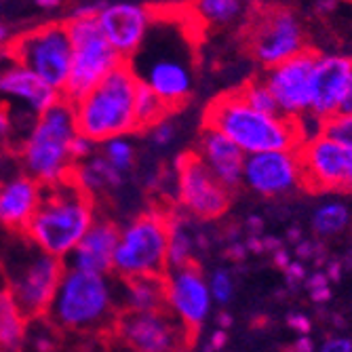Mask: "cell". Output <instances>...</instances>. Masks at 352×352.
<instances>
[{
  "instance_id": "d4e9b609",
  "label": "cell",
  "mask_w": 352,
  "mask_h": 352,
  "mask_svg": "<svg viewBox=\"0 0 352 352\" xmlns=\"http://www.w3.org/2000/svg\"><path fill=\"white\" fill-rule=\"evenodd\" d=\"M120 312H158L165 310L163 276H138L118 280Z\"/></svg>"
},
{
  "instance_id": "816d5d0a",
  "label": "cell",
  "mask_w": 352,
  "mask_h": 352,
  "mask_svg": "<svg viewBox=\"0 0 352 352\" xmlns=\"http://www.w3.org/2000/svg\"><path fill=\"white\" fill-rule=\"evenodd\" d=\"M314 255V245L310 241H300L298 243V258H312Z\"/></svg>"
},
{
  "instance_id": "c3c4849f",
  "label": "cell",
  "mask_w": 352,
  "mask_h": 352,
  "mask_svg": "<svg viewBox=\"0 0 352 352\" xmlns=\"http://www.w3.org/2000/svg\"><path fill=\"white\" fill-rule=\"evenodd\" d=\"M338 9V0H314V11L321 15H329Z\"/></svg>"
},
{
  "instance_id": "8992f818",
  "label": "cell",
  "mask_w": 352,
  "mask_h": 352,
  "mask_svg": "<svg viewBox=\"0 0 352 352\" xmlns=\"http://www.w3.org/2000/svg\"><path fill=\"white\" fill-rule=\"evenodd\" d=\"M205 126L226 135L245 156L296 150L302 144L296 120L253 110L239 91L221 95L209 104L205 112Z\"/></svg>"
},
{
  "instance_id": "f5cc1de1",
  "label": "cell",
  "mask_w": 352,
  "mask_h": 352,
  "mask_svg": "<svg viewBox=\"0 0 352 352\" xmlns=\"http://www.w3.org/2000/svg\"><path fill=\"white\" fill-rule=\"evenodd\" d=\"M217 329H223V331H228V327L232 325V316L228 314V312H219L217 314Z\"/></svg>"
},
{
  "instance_id": "74e56055",
  "label": "cell",
  "mask_w": 352,
  "mask_h": 352,
  "mask_svg": "<svg viewBox=\"0 0 352 352\" xmlns=\"http://www.w3.org/2000/svg\"><path fill=\"white\" fill-rule=\"evenodd\" d=\"M175 133H177V129H175V124H173V120L167 116V118H163L158 124H154L152 129H150V138H152V142L158 146V148H165V146H169L173 140H175Z\"/></svg>"
},
{
  "instance_id": "ee69618b",
  "label": "cell",
  "mask_w": 352,
  "mask_h": 352,
  "mask_svg": "<svg viewBox=\"0 0 352 352\" xmlns=\"http://www.w3.org/2000/svg\"><path fill=\"white\" fill-rule=\"evenodd\" d=\"M285 276H287V283L289 285H298V283H304L306 280V270L300 262H292L289 266L285 268Z\"/></svg>"
},
{
  "instance_id": "5bb4252c",
  "label": "cell",
  "mask_w": 352,
  "mask_h": 352,
  "mask_svg": "<svg viewBox=\"0 0 352 352\" xmlns=\"http://www.w3.org/2000/svg\"><path fill=\"white\" fill-rule=\"evenodd\" d=\"M163 280L165 310L190 333H197L207 323L213 310V298L205 272L199 264H190L167 270Z\"/></svg>"
},
{
  "instance_id": "f546056e",
  "label": "cell",
  "mask_w": 352,
  "mask_h": 352,
  "mask_svg": "<svg viewBox=\"0 0 352 352\" xmlns=\"http://www.w3.org/2000/svg\"><path fill=\"white\" fill-rule=\"evenodd\" d=\"M167 104L158 98V95L140 82L135 93V120H138V131H150L154 124H158L163 118L169 116Z\"/></svg>"
},
{
  "instance_id": "60d3db41",
  "label": "cell",
  "mask_w": 352,
  "mask_h": 352,
  "mask_svg": "<svg viewBox=\"0 0 352 352\" xmlns=\"http://www.w3.org/2000/svg\"><path fill=\"white\" fill-rule=\"evenodd\" d=\"M318 352H352V340L344 336H331L321 344Z\"/></svg>"
},
{
  "instance_id": "b9f144b4",
  "label": "cell",
  "mask_w": 352,
  "mask_h": 352,
  "mask_svg": "<svg viewBox=\"0 0 352 352\" xmlns=\"http://www.w3.org/2000/svg\"><path fill=\"white\" fill-rule=\"evenodd\" d=\"M287 327L294 329L298 336H308L312 329V323L304 312H292L289 316H287Z\"/></svg>"
},
{
  "instance_id": "5b68a950",
  "label": "cell",
  "mask_w": 352,
  "mask_h": 352,
  "mask_svg": "<svg viewBox=\"0 0 352 352\" xmlns=\"http://www.w3.org/2000/svg\"><path fill=\"white\" fill-rule=\"evenodd\" d=\"M98 215V201L70 179L45 188L43 203L23 234L41 251L66 262Z\"/></svg>"
},
{
  "instance_id": "bcb514c9",
  "label": "cell",
  "mask_w": 352,
  "mask_h": 352,
  "mask_svg": "<svg viewBox=\"0 0 352 352\" xmlns=\"http://www.w3.org/2000/svg\"><path fill=\"white\" fill-rule=\"evenodd\" d=\"M289 352H316V346L310 336H298L296 342L289 346Z\"/></svg>"
},
{
  "instance_id": "1f68e13d",
  "label": "cell",
  "mask_w": 352,
  "mask_h": 352,
  "mask_svg": "<svg viewBox=\"0 0 352 352\" xmlns=\"http://www.w3.org/2000/svg\"><path fill=\"white\" fill-rule=\"evenodd\" d=\"M239 93L253 110L264 112V114H278V106L274 102V95L268 89V85L264 82V78L247 82L245 87L239 89Z\"/></svg>"
},
{
  "instance_id": "f6af8a7d",
  "label": "cell",
  "mask_w": 352,
  "mask_h": 352,
  "mask_svg": "<svg viewBox=\"0 0 352 352\" xmlns=\"http://www.w3.org/2000/svg\"><path fill=\"white\" fill-rule=\"evenodd\" d=\"M13 154H15L13 150L0 148V182H3L5 177H9V175H13L15 171H21L19 167H9V165H7V158L13 156Z\"/></svg>"
},
{
  "instance_id": "9c48e42d",
  "label": "cell",
  "mask_w": 352,
  "mask_h": 352,
  "mask_svg": "<svg viewBox=\"0 0 352 352\" xmlns=\"http://www.w3.org/2000/svg\"><path fill=\"white\" fill-rule=\"evenodd\" d=\"M7 55L61 93L72 68V41L66 21L45 23L13 36Z\"/></svg>"
},
{
  "instance_id": "603a6c76",
  "label": "cell",
  "mask_w": 352,
  "mask_h": 352,
  "mask_svg": "<svg viewBox=\"0 0 352 352\" xmlns=\"http://www.w3.org/2000/svg\"><path fill=\"white\" fill-rule=\"evenodd\" d=\"M195 156L215 175V179L230 192L243 184V167H245L247 156L236 148V144H232L219 131L203 126L197 148H195Z\"/></svg>"
},
{
  "instance_id": "83f0119b",
  "label": "cell",
  "mask_w": 352,
  "mask_h": 352,
  "mask_svg": "<svg viewBox=\"0 0 352 352\" xmlns=\"http://www.w3.org/2000/svg\"><path fill=\"white\" fill-rule=\"evenodd\" d=\"M243 9V0H192L190 17L209 28H221L234 23Z\"/></svg>"
},
{
  "instance_id": "ab89813d",
  "label": "cell",
  "mask_w": 352,
  "mask_h": 352,
  "mask_svg": "<svg viewBox=\"0 0 352 352\" xmlns=\"http://www.w3.org/2000/svg\"><path fill=\"white\" fill-rule=\"evenodd\" d=\"M102 9H104V3H100V0H82V3H78L70 11L68 19H93L100 15Z\"/></svg>"
},
{
  "instance_id": "d590c367",
  "label": "cell",
  "mask_w": 352,
  "mask_h": 352,
  "mask_svg": "<svg viewBox=\"0 0 352 352\" xmlns=\"http://www.w3.org/2000/svg\"><path fill=\"white\" fill-rule=\"evenodd\" d=\"M0 148L15 152V118L5 102H0Z\"/></svg>"
},
{
  "instance_id": "9a60e30c",
  "label": "cell",
  "mask_w": 352,
  "mask_h": 352,
  "mask_svg": "<svg viewBox=\"0 0 352 352\" xmlns=\"http://www.w3.org/2000/svg\"><path fill=\"white\" fill-rule=\"evenodd\" d=\"M304 186L321 192H352V148L318 135L300 148Z\"/></svg>"
},
{
  "instance_id": "7bdbcfd3",
  "label": "cell",
  "mask_w": 352,
  "mask_h": 352,
  "mask_svg": "<svg viewBox=\"0 0 352 352\" xmlns=\"http://www.w3.org/2000/svg\"><path fill=\"white\" fill-rule=\"evenodd\" d=\"M226 344H228V331L215 329L205 344V352H221L223 348H226Z\"/></svg>"
},
{
  "instance_id": "30bf717a",
  "label": "cell",
  "mask_w": 352,
  "mask_h": 352,
  "mask_svg": "<svg viewBox=\"0 0 352 352\" xmlns=\"http://www.w3.org/2000/svg\"><path fill=\"white\" fill-rule=\"evenodd\" d=\"M66 25L72 41V68L68 85L63 89V100L74 104L122 66L124 59L106 41L98 17L68 19Z\"/></svg>"
},
{
  "instance_id": "ba28073f",
  "label": "cell",
  "mask_w": 352,
  "mask_h": 352,
  "mask_svg": "<svg viewBox=\"0 0 352 352\" xmlns=\"http://www.w3.org/2000/svg\"><path fill=\"white\" fill-rule=\"evenodd\" d=\"M169 247V211L148 209L120 226L114 251L112 276H165Z\"/></svg>"
},
{
  "instance_id": "6da1fadb",
  "label": "cell",
  "mask_w": 352,
  "mask_h": 352,
  "mask_svg": "<svg viewBox=\"0 0 352 352\" xmlns=\"http://www.w3.org/2000/svg\"><path fill=\"white\" fill-rule=\"evenodd\" d=\"M126 66L169 110L184 106L195 89V49L188 17L154 13L144 45Z\"/></svg>"
},
{
  "instance_id": "8d00e7d4",
  "label": "cell",
  "mask_w": 352,
  "mask_h": 352,
  "mask_svg": "<svg viewBox=\"0 0 352 352\" xmlns=\"http://www.w3.org/2000/svg\"><path fill=\"white\" fill-rule=\"evenodd\" d=\"M296 126H298V133H300V142L306 144V142H310V140H314L318 135H323L325 120H321V118H316L314 114L306 112L304 116L296 118Z\"/></svg>"
},
{
  "instance_id": "f1b7e54d",
  "label": "cell",
  "mask_w": 352,
  "mask_h": 352,
  "mask_svg": "<svg viewBox=\"0 0 352 352\" xmlns=\"http://www.w3.org/2000/svg\"><path fill=\"white\" fill-rule=\"evenodd\" d=\"M350 219H352V215H350L348 205H344L340 201H329V203H323L314 209V213L310 217V226L316 236L329 239V236L344 232L348 228Z\"/></svg>"
},
{
  "instance_id": "4dcf8cb0",
  "label": "cell",
  "mask_w": 352,
  "mask_h": 352,
  "mask_svg": "<svg viewBox=\"0 0 352 352\" xmlns=\"http://www.w3.org/2000/svg\"><path fill=\"white\" fill-rule=\"evenodd\" d=\"M100 154L118 171V173H129L135 165V146L129 138H114L100 146Z\"/></svg>"
},
{
  "instance_id": "d6986e66",
  "label": "cell",
  "mask_w": 352,
  "mask_h": 352,
  "mask_svg": "<svg viewBox=\"0 0 352 352\" xmlns=\"http://www.w3.org/2000/svg\"><path fill=\"white\" fill-rule=\"evenodd\" d=\"M152 17L154 11H150L144 5L114 3V5H104V9L98 15V23L110 47L126 63L144 45L148 30L152 25Z\"/></svg>"
},
{
  "instance_id": "8fae6325",
  "label": "cell",
  "mask_w": 352,
  "mask_h": 352,
  "mask_svg": "<svg viewBox=\"0 0 352 352\" xmlns=\"http://www.w3.org/2000/svg\"><path fill=\"white\" fill-rule=\"evenodd\" d=\"M112 333L129 352H188L192 340L167 310L120 312Z\"/></svg>"
},
{
  "instance_id": "ffe728a7",
  "label": "cell",
  "mask_w": 352,
  "mask_h": 352,
  "mask_svg": "<svg viewBox=\"0 0 352 352\" xmlns=\"http://www.w3.org/2000/svg\"><path fill=\"white\" fill-rule=\"evenodd\" d=\"M352 72V59L344 55L316 53L310 82V114L329 120L340 114L346 85Z\"/></svg>"
},
{
  "instance_id": "7402d4cb",
  "label": "cell",
  "mask_w": 352,
  "mask_h": 352,
  "mask_svg": "<svg viewBox=\"0 0 352 352\" xmlns=\"http://www.w3.org/2000/svg\"><path fill=\"white\" fill-rule=\"evenodd\" d=\"M120 226L110 217L98 215L93 226L87 230L78 247L72 251V255L66 260V266L78 268L85 272L95 274H112L114 264V251L118 243Z\"/></svg>"
},
{
  "instance_id": "44dd1931",
  "label": "cell",
  "mask_w": 352,
  "mask_h": 352,
  "mask_svg": "<svg viewBox=\"0 0 352 352\" xmlns=\"http://www.w3.org/2000/svg\"><path fill=\"white\" fill-rule=\"evenodd\" d=\"M45 197V186L23 171L0 182V230L23 234L28 223L38 211Z\"/></svg>"
},
{
  "instance_id": "7a4b0ae2",
  "label": "cell",
  "mask_w": 352,
  "mask_h": 352,
  "mask_svg": "<svg viewBox=\"0 0 352 352\" xmlns=\"http://www.w3.org/2000/svg\"><path fill=\"white\" fill-rule=\"evenodd\" d=\"M78 135L74 104L59 100L55 106L38 114L15 146L19 169L45 188L72 179L76 163L70 146Z\"/></svg>"
},
{
  "instance_id": "e575fe53",
  "label": "cell",
  "mask_w": 352,
  "mask_h": 352,
  "mask_svg": "<svg viewBox=\"0 0 352 352\" xmlns=\"http://www.w3.org/2000/svg\"><path fill=\"white\" fill-rule=\"evenodd\" d=\"M304 283H306V287H308V294H310L312 302H316V304H325V302H329V298H331V280L327 278L325 272L318 270V272L306 276Z\"/></svg>"
},
{
  "instance_id": "ac0fdd59",
  "label": "cell",
  "mask_w": 352,
  "mask_h": 352,
  "mask_svg": "<svg viewBox=\"0 0 352 352\" xmlns=\"http://www.w3.org/2000/svg\"><path fill=\"white\" fill-rule=\"evenodd\" d=\"M61 100V93L41 80L7 53L0 55V102L13 110L19 108L32 116H38Z\"/></svg>"
},
{
  "instance_id": "d6a6232c",
  "label": "cell",
  "mask_w": 352,
  "mask_h": 352,
  "mask_svg": "<svg viewBox=\"0 0 352 352\" xmlns=\"http://www.w3.org/2000/svg\"><path fill=\"white\" fill-rule=\"evenodd\" d=\"M207 280L213 304L226 306L234 298V278L228 270H215L211 272V276H207Z\"/></svg>"
},
{
  "instance_id": "db71d44e",
  "label": "cell",
  "mask_w": 352,
  "mask_h": 352,
  "mask_svg": "<svg viewBox=\"0 0 352 352\" xmlns=\"http://www.w3.org/2000/svg\"><path fill=\"white\" fill-rule=\"evenodd\" d=\"M36 5L43 9V11H53L61 5V0H36Z\"/></svg>"
},
{
  "instance_id": "7dc6e473",
  "label": "cell",
  "mask_w": 352,
  "mask_h": 352,
  "mask_svg": "<svg viewBox=\"0 0 352 352\" xmlns=\"http://www.w3.org/2000/svg\"><path fill=\"white\" fill-rule=\"evenodd\" d=\"M340 114H352V72H350V78H348V85H346V93H344V100H342V106H340Z\"/></svg>"
},
{
  "instance_id": "2e32d148",
  "label": "cell",
  "mask_w": 352,
  "mask_h": 352,
  "mask_svg": "<svg viewBox=\"0 0 352 352\" xmlns=\"http://www.w3.org/2000/svg\"><path fill=\"white\" fill-rule=\"evenodd\" d=\"M243 184L264 199L292 195L304 186L300 150H274L245 158Z\"/></svg>"
},
{
  "instance_id": "52a82bcc",
  "label": "cell",
  "mask_w": 352,
  "mask_h": 352,
  "mask_svg": "<svg viewBox=\"0 0 352 352\" xmlns=\"http://www.w3.org/2000/svg\"><path fill=\"white\" fill-rule=\"evenodd\" d=\"M140 80L131 68L122 63L108 74L85 98L74 102L78 133L98 146L114 138H129L138 131L135 93Z\"/></svg>"
},
{
  "instance_id": "9f6ffc18",
  "label": "cell",
  "mask_w": 352,
  "mask_h": 352,
  "mask_svg": "<svg viewBox=\"0 0 352 352\" xmlns=\"http://www.w3.org/2000/svg\"><path fill=\"white\" fill-rule=\"evenodd\" d=\"M245 251H247L245 245H234V247H230V255H232V258H236V260H243V258H245Z\"/></svg>"
},
{
  "instance_id": "e0dca14e",
  "label": "cell",
  "mask_w": 352,
  "mask_h": 352,
  "mask_svg": "<svg viewBox=\"0 0 352 352\" xmlns=\"http://www.w3.org/2000/svg\"><path fill=\"white\" fill-rule=\"evenodd\" d=\"M314 61L316 53L306 49L304 53L266 70L264 82L274 95L280 116L296 120L310 112V82Z\"/></svg>"
},
{
  "instance_id": "f907efd6",
  "label": "cell",
  "mask_w": 352,
  "mask_h": 352,
  "mask_svg": "<svg viewBox=\"0 0 352 352\" xmlns=\"http://www.w3.org/2000/svg\"><path fill=\"white\" fill-rule=\"evenodd\" d=\"M272 260H274V264H276L278 268H283V270H285L287 266L292 264V258H289V253H287V251H285L283 247H280L278 251H274V258H272Z\"/></svg>"
},
{
  "instance_id": "681fc988",
  "label": "cell",
  "mask_w": 352,
  "mask_h": 352,
  "mask_svg": "<svg viewBox=\"0 0 352 352\" xmlns=\"http://www.w3.org/2000/svg\"><path fill=\"white\" fill-rule=\"evenodd\" d=\"M11 41H13L11 30H9L7 25L0 23V55H5V53H7V49H9Z\"/></svg>"
},
{
  "instance_id": "4fadbf2b",
  "label": "cell",
  "mask_w": 352,
  "mask_h": 352,
  "mask_svg": "<svg viewBox=\"0 0 352 352\" xmlns=\"http://www.w3.org/2000/svg\"><path fill=\"white\" fill-rule=\"evenodd\" d=\"M249 49L266 70L306 51V34L298 15L289 9L270 7L253 19Z\"/></svg>"
},
{
  "instance_id": "3957f363",
  "label": "cell",
  "mask_w": 352,
  "mask_h": 352,
  "mask_svg": "<svg viewBox=\"0 0 352 352\" xmlns=\"http://www.w3.org/2000/svg\"><path fill=\"white\" fill-rule=\"evenodd\" d=\"M66 262L41 251L25 234L0 230V280L30 318H47Z\"/></svg>"
},
{
  "instance_id": "11a10c76",
  "label": "cell",
  "mask_w": 352,
  "mask_h": 352,
  "mask_svg": "<svg viewBox=\"0 0 352 352\" xmlns=\"http://www.w3.org/2000/svg\"><path fill=\"white\" fill-rule=\"evenodd\" d=\"M329 280H338L342 276V266L340 264H329V270L325 272Z\"/></svg>"
},
{
  "instance_id": "f35d334b",
  "label": "cell",
  "mask_w": 352,
  "mask_h": 352,
  "mask_svg": "<svg viewBox=\"0 0 352 352\" xmlns=\"http://www.w3.org/2000/svg\"><path fill=\"white\" fill-rule=\"evenodd\" d=\"M98 150H100V146L95 144V142H91L89 138H85V135H76L74 138V142H72V146H70V152H72V161L78 165V163H82V161H87V158H91L93 154H98Z\"/></svg>"
},
{
  "instance_id": "277c9868",
  "label": "cell",
  "mask_w": 352,
  "mask_h": 352,
  "mask_svg": "<svg viewBox=\"0 0 352 352\" xmlns=\"http://www.w3.org/2000/svg\"><path fill=\"white\" fill-rule=\"evenodd\" d=\"M120 314L118 283L112 274H95L66 266L47 318L63 331H102Z\"/></svg>"
},
{
  "instance_id": "7c38bea8",
  "label": "cell",
  "mask_w": 352,
  "mask_h": 352,
  "mask_svg": "<svg viewBox=\"0 0 352 352\" xmlns=\"http://www.w3.org/2000/svg\"><path fill=\"white\" fill-rule=\"evenodd\" d=\"M175 197L177 207L199 221H213L230 207V190L199 161L195 152L182 154L175 163Z\"/></svg>"
},
{
  "instance_id": "836d02e7",
  "label": "cell",
  "mask_w": 352,
  "mask_h": 352,
  "mask_svg": "<svg viewBox=\"0 0 352 352\" xmlns=\"http://www.w3.org/2000/svg\"><path fill=\"white\" fill-rule=\"evenodd\" d=\"M325 135L352 148V114H338L325 120Z\"/></svg>"
},
{
  "instance_id": "cb8c5ba5",
  "label": "cell",
  "mask_w": 352,
  "mask_h": 352,
  "mask_svg": "<svg viewBox=\"0 0 352 352\" xmlns=\"http://www.w3.org/2000/svg\"><path fill=\"white\" fill-rule=\"evenodd\" d=\"M195 217L186 215L184 211L169 213V247H167V270L184 268L195 262V253L207 247V239L203 230L197 228Z\"/></svg>"
},
{
  "instance_id": "4316f807",
  "label": "cell",
  "mask_w": 352,
  "mask_h": 352,
  "mask_svg": "<svg viewBox=\"0 0 352 352\" xmlns=\"http://www.w3.org/2000/svg\"><path fill=\"white\" fill-rule=\"evenodd\" d=\"M30 327V318L19 308L7 285L0 280V352H19Z\"/></svg>"
},
{
  "instance_id": "484cf974",
  "label": "cell",
  "mask_w": 352,
  "mask_h": 352,
  "mask_svg": "<svg viewBox=\"0 0 352 352\" xmlns=\"http://www.w3.org/2000/svg\"><path fill=\"white\" fill-rule=\"evenodd\" d=\"M122 179L124 175L118 173L100 152L87 158V161L78 163L72 171V182L82 192H87L93 201H98L100 197L118 190L122 186Z\"/></svg>"
}]
</instances>
